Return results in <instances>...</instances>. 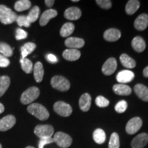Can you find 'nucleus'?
<instances>
[{
  "label": "nucleus",
  "mask_w": 148,
  "mask_h": 148,
  "mask_svg": "<svg viewBox=\"0 0 148 148\" xmlns=\"http://www.w3.org/2000/svg\"><path fill=\"white\" fill-rule=\"evenodd\" d=\"M29 113L34 115L40 121L47 120L49 116V113L45 107L38 103H33L27 107Z\"/></svg>",
  "instance_id": "1"
},
{
  "label": "nucleus",
  "mask_w": 148,
  "mask_h": 148,
  "mask_svg": "<svg viewBox=\"0 0 148 148\" xmlns=\"http://www.w3.org/2000/svg\"><path fill=\"white\" fill-rule=\"evenodd\" d=\"M17 16L15 12L4 5H0V21L4 25L14 23Z\"/></svg>",
  "instance_id": "2"
},
{
  "label": "nucleus",
  "mask_w": 148,
  "mask_h": 148,
  "mask_svg": "<svg viewBox=\"0 0 148 148\" xmlns=\"http://www.w3.org/2000/svg\"><path fill=\"white\" fill-rule=\"evenodd\" d=\"M40 95V90L36 86H32V87L27 88L25 90L21 96V102L24 105L29 104L36 100Z\"/></svg>",
  "instance_id": "3"
},
{
  "label": "nucleus",
  "mask_w": 148,
  "mask_h": 148,
  "mask_svg": "<svg viewBox=\"0 0 148 148\" xmlns=\"http://www.w3.org/2000/svg\"><path fill=\"white\" fill-rule=\"evenodd\" d=\"M51 85L53 88L60 91H66L70 88V82L69 80L60 75L53 76L51 79Z\"/></svg>",
  "instance_id": "4"
},
{
  "label": "nucleus",
  "mask_w": 148,
  "mask_h": 148,
  "mask_svg": "<svg viewBox=\"0 0 148 148\" xmlns=\"http://www.w3.org/2000/svg\"><path fill=\"white\" fill-rule=\"evenodd\" d=\"M53 141L62 148L69 147L72 143V138L69 135L62 132H56L53 136Z\"/></svg>",
  "instance_id": "5"
},
{
  "label": "nucleus",
  "mask_w": 148,
  "mask_h": 148,
  "mask_svg": "<svg viewBox=\"0 0 148 148\" xmlns=\"http://www.w3.org/2000/svg\"><path fill=\"white\" fill-rule=\"evenodd\" d=\"M34 132L38 138H49L52 136L54 130L50 125H38L35 127Z\"/></svg>",
  "instance_id": "6"
},
{
  "label": "nucleus",
  "mask_w": 148,
  "mask_h": 148,
  "mask_svg": "<svg viewBox=\"0 0 148 148\" xmlns=\"http://www.w3.org/2000/svg\"><path fill=\"white\" fill-rule=\"evenodd\" d=\"M53 110L57 114L62 116H69L72 113V108L69 104L64 101H57L53 105Z\"/></svg>",
  "instance_id": "7"
},
{
  "label": "nucleus",
  "mask_w": 148,
  "mask_h": 148,
  "mask_svg": "<svg viewBox=\"0 0 148 148\" xmlns=\"http://www.w3.org/2000/svg\"><path fill=\"white\" fill-rule=\"evenodd\" d=\"M143 124V121L139 117L132 118L129 121L127 122L125 127V130L127 134H134L139 130Z\"/></svg>",
  "instance_id": "8"
},
{
  "label": "nucleus",
  "mask_w": 148,
  "mask_h": 148,
  "mask_svg": "<svg viewBox=\"0 0 148 148\" xmlns=\"http://www.w3.org/2000/svg\"><path fill=\"white\" fill-rule=\"evenodd\" d=\"M16 119L13 115H7L0 119V131L5 132L12 128L15 125Z\"/></svg>",
  "instance_id": "9"
},
{
  "label": "nucleus",
  "mask_w": 148,
  "mask_h": 148,
  "mask_svg": "<svg viewBox=\"0 0 148 148\" xmlns=\"http://www.w3.org/2000/svg\"><path fill=\"white\" fill-rule=\"evenodd\" d=\"M148 143V134L147 133H140L133 138L131 142L132 148H143Z\"/></svg>",
  "instance_id": "10"
},
{
  "label": "nucleus",
  "mask_w": 148,
  "mask_h": 148,
  "mask_svg": "<svg viewBox=\"0 0 148 148\" xmlns=\"http://www.w3.org/2000/svg\"><path fill=\"white\" fill-rule=\"evenodd\" d=\"M117 62L115 58H109L102 66V72L104 75H110L116 71Z\"/></svg>",
  "instance_id": "11"
},
{
  "label": "nucleus",
  "mask_w": 148,
  "mask_h": 148,
  "mask_svg": "<svg viewBox=\"0 0 148 148\" xmlns=\"http://www.w3.org/2000/svg\"><path fill=\"white\" fill-rule=\"evenodd\" d=\"M64 44L69 49H77L82 47L84 45L85 42L82 38H77V37H69L66 38Z\"/></svg>",
  "instance_id": "12"
},
{
  "label": "nucleus",
  "mask_w": 148,
  "mask_h": 148,
  "mask_svg": "<svg viewBox=\"0 0 148 148\" xmlns=\"http://www.w3.org/2000/svg\"><path fill=\"white\" fill-rule=\"evenodd\" d=\"M134 77V73L132 71H129V70H123V71H120L119 73L116 75V79L117 82L121 84H124L131 82Z\"/></svg>",
  "instance_id": "13"
},
{
  "label": "nucleus",
  "mask_w": 148,
  "mask_h": 148,
  "mask_svg": "<svg viewBox=\"0 0 148 148\" xmlns=\"http://www.w3.org/2000/svg\"><path fill=\"white\" fill-rule=\"evenodd\" d=\"M134 27L137 30L143 31L148 26V15L147 14H141L135 20Z\"/></svg>",
  "instance_id": "14"
},
{
  "label": "nucleus",
  "mask_w": 148,
  "mask_h": 148,
  "mask_svg": "<svg viewBox=\"0 0 148 148\" xmlns=\"http://www.w3.org/2000/svg\"><path fill=\"white\" fill-rule=\"evenodd\" d=\"M120 37H121V32L119 29L115 28L108 29L103 33V38L107 41H116L119 39Z\"/></svg>",
  "instance_id": "15"
},
{
  "label": "nucleus",
  "mask_w": 148,
  "mask_h": 148,
  "mask_svg": "<svg viewBox=\"0 0 148 148\" xmlns=\"http://www.w3.org/2000/svg\"><path fill=\"white\" fill-rule=\"evenodd\" d=\"M57 15H58V12L53 9H49V10H45L42 14L40 18V25L41 26H45V25H47L48 22L50 21V19L56 17Z\"/></svg>",
  "instance_id": "16"
},
{
  "label": "nucleus",
  "mask_w": 148,
  "mask_h": 148,
  "mask_svg": "<svg viewBox=\"0 0 148 148\" xmlns=\"http://www.w3.org/2000/svg\"><path fill=\"white\" fill-rule=\"evenodd\" d=\"M81 15H82V12L80 9L77 7H70L66 9L64 13V17L69 20L79 19Z\"/></svg>",
  "instance_id": "17"
},
{
  "label": "nucleus",
  "mask_w": 148,
  "mask_h": 148,
  "mask_svg": "<svg viewBox=\"0 0 148 148\" xmlns=\"http://www.w3.org/2000/svg\"><path fill=\"white\" fill-rule=\"evenodd\" d=\"M134 90L136 95L144 101H148V88L142 84H137L134 86Z\"/></svg>",
  "instance_id": "18"
},
{
  "label": "nucleus",
  "mask_w": 148,
  "mask_h": 148,
  "mask_svg": "<svg viewBox=\"0 0 148 148\" xmlns=\"http://www.w3.org/2000/svg\"><path fill=\"white\" fill-rule=\"evenodd\" d=\"M90 105H91V97L88 93H84L79 98V108L84 112H87L88 110H89Z\"/></svg>",
  "instance_id": "19"
},
{
  "label": "nucleus",
  "mask_w": 148,
  "mask_h": 148,
  "mask_svg": "<svg viewBox=\"0 0 148 148\" xmlns=\"http://www.w3.org/2000/svg\"><path fill=\"white\" fill-rule=\"evenodd\" d=\"M81 56V53L78 49H67L62 53V56L66 60L75 61L78 60Z\"/></svg>",
  "instance_id": "20"
},
{
  "label": "nucleus",
  "mask_w": 148,
  "mask_h": 148,
  "mask_svg": "<svg viewBox=\"0 0 148 148\" xmlns=\"http://www.w3.org/2000/svg\"><path fill=\"white\" fill-rule=\"evenodd\" d=\"M132 46L133 49L136 52H143L146 48V44L145 40L142 37L136 36L132 40Z\"/></svg>",
  "instance_id": "21"
},
{
  "label": "nucleus",
  "mask_w": 148,
  "mask_h": 148,
  "mask_svg": "<svg viewBox=\"0 0 148 148\" xmlns=\"http://www.w3.org/2000/svg\"><path fill=\"white\" fill-rule=\"evenodd\" d=\"M112 89L118 95H129L132 92V88L127 85L123 84L114 85Z\"/></svg>",
  "instance_id": "22"
},
{
  "label": "nucleus",
  "mask_w": 148,
  "mask_h": 148,
  "mask_svg": "<svg viewBox=\"0 0 148 148\" xmlns=\"http://www.w3.org/2000/svg\"><path fill=\"white\" fill-rule=\"evenodd\" d=\"M34 77L36 82H40L42 80L44 75V69L42 64L40 62H37L33 68Z\"/></svg>",
  "instance_id": "23"
},
{
  "label": "nucleus",
  "mask_w": 148,
  "mask_h": 148,
  "mask_svg": "<svg viewBox=\"0 0 148 148\" xmlns=\"http://www.w3.org/2000/svg\"><path fill=\"white\" fill-rule=\"evenodd\" d=\"M140 7V1L137 0H130L125 5V12L127 14H134Z\"/></svg>",
  "instance_id": "24"
},
{
  "label": "nucleus",
  "mask_w": 148,
  "mask_h": 148,
  "mask_svg": "<svg viewBox=\"0 0 148 148\" xmlns=\"http://www.w3.org/2000/svg\"><path fill=\"white\" fill-rule=\"evenodd\" d=\"M120 61H121L122 65L125 67L128 68V69H132L136 66L135 60L125 53H123L120 56Z\"/></svg>",
  "instance_id": "25"
},
{
  "label": "nucleus",
  "mask_w": 148,
  "mask_h": 148,
  "mask_svg": "<svg viewBox=\"0 0 148 148\" xmlns=\"http://www.w3.org/2000/svg\"><path fill=\"white\" fill-rule=\"evenodd\" d=\"M92 137H93V140H95V143L97 144L103 143L106 139V133H105V132L102 129L100 128L96 129L94 131Z\"/></svg>",
  "instance_id": "26"
},
{
  "label": "nucleus",
  "mask_w": 148,
  "mask_h": 148,
  "mask_svg": "<svg viewBox=\"0 0 148 148\" xmlns=\"http://www.w3.org/2000/svg\"><path fill=\"white\" fill-rule=\"evenodd\" d=\"M36 44L34 43V42H26L25 45L21 47V58H26L27 55L30 54L36 49Z\"/></svg>",
  "instance_id": "27"
},
{
  "label": "nucleus",
  "mask_w": 148,
  "mask_h": 148,
  "mask_svg": "<svg viewBox=\"0 0 148 148\" xmlns=\"http://www.w3.org/2000/svg\"><path fill=\"white\" fill-rule=\"evenodd\" d=\"M10 84V79L7 75H2L0 77V97L3 96L6 92Z\"/></svg>",
  "instance_id": "28"
},
{
  "label": "nucleus",
  "mask_w": 148,
  "mask_h": 148,
  "mask_svg": "<svg viewBox=\"0 0 148 148\" xmlns=\"http://www.w3.org/2000/svg\"><path fill=\"white\" fill-rule=\"evenodd\" d=\"M74 29H75V26H74L73 23H64L60 29V36L62 37L69 36L73 32Z\"/></svg>",
  "instance_id": "29"
},
{
  "label": "nucleus",
  "mask_w": 148,
  "mask_h": 148,
  "mask_svg": "<svg viewBox=\"0 0 148 148\" xmlns=\"http://www.w3.org/2000/svg\"><path fill=\"white\" fill-rule=\"evenodd\" d=\"M31 7V1L28 0H19L14 4V9L17 12L26 10Z\"/></svg>",
  "instance_id": "30"
},
{
  "label": "nucleus",
  "mask_w": 148,
  "mask_h": 148,
  "mask_svg": "<svg viewBox=\"0 0 148 148\" xmlns=\"http://www.w3.org/2000/svg\"><path fill=\"white\" fill-rule=\"evenodd\" d=\"M20 63H21V68L24 72H25L26 73H30L32 71L33 64L29 59L27 58H21Z\"/></svg>",
  "instance_id": "31"
},
{
  "label": "nucleus",
  "mask_w": 148,
  "mask_h": 148,
  "mask_svg": "<svg viewBox=\"0 0 148 148\" xmlns=\"http://www.w3.org/2000/svg\"><path fill=\"white\" fill-rule=\"evenodd\" d=\"M0 53L1 54L5 56V58H8L10 57L13 53L12 49L8 44L5 43V42H0Z\"/></svg>",
  "instance_id": "32"
},
{
  "label": "nucleus",
  "mask_w": 148,
  "mask_h": 148,
  "mask_svg": "<svg viewBox=\"0 0 148 148\" xmlns=\"http://www.w3.org/2000/svg\"><path fill=\"white\" fill-rule=\"evenodd\" d=\"M40 13V8L38 6H34L29 11V12L27 14V18L28 19L29 23H34L38 19V16Z\"/></svg>",
  "instance_id": "33"
},
{
  "label": "nucleus",
  "mask_w": 148,
  "mask_h": 148,
  "mask_svg": "<svg viewBox=\"0 0 148 148\" xmlns=\"http://www.w3.org/2000/svg\"><path fill=\"white\" fill-rule=\"evenodd\" d=\"M119 136L117 133L113 132L111 134L108 143V148H119Z\"/></svg>",
  "instance_id": "34"
},
{
  "label": "nucleus",
  "mask_w": 148,
  "mask_h": 148,
  "mask_svg": "<svg viewBox=\"0 0 148 148\" xmlns=\"http://www.w3.org/2000/svg\"><path fill=\"white\" fill-rule=\"evenodd\" d=\"M16 22H17V24L18 26L20 27H29L30 26V23H29L28 19H27V16L25 15H20L17 16L16 18Z\"/></svg>",
  "instance_id": "35"
},
{
  "label": "nucleus",
  "mask_w": 148,
  "mask_h": 148,
  "mask_svg": "<svg viewBox=\"0 0 148 148\" xmlns=\"http://www.w3.org/2000/svg\"><path fill=\"white\" fill-rule=\"evenodd\" d=\"M109 101L106 99V97H103V96L99 95L97 96L95 99V103L98 107L100 108H104V107L108 106L109 105Z\"/></svg>",
  "instance_id": "36"
},
{
  "label": "nucleus",
  "mask_w": 148,
  "mask_h": 148,
  "mask_svg": "<svg viewBox=\"0 0 148 148\" xmlns=\"http://www.w3.org/2000/svg\"><path fill=\"white\" fill-rule=\"evenodd\" d=\"M127 108V103L125 100L119 101L116 104L114 109L119 113H123L124 112Z\"/></svg>",
  "instance_id": "37"
},
{
  "label": "nucleus",
  "mask_w": 148,
  "mask_h": 148,
  "mask_svg": "<svg viewBox=\"0 0 148 148\" xmlns=\"http://www.w3.org/2000/svg\"><path fill=\"white\" fill-rule=\"evenodd\" d=\"M27 36V33L25 32V30H23L21 28H18L16 30V34H15V38L16 40H23L26 38Z\"/></svg>",
  "instance_id": "38"
},
{
  "label": "nucleus",
  "mask_w": 148,
  "mask_h": 148,
  "mask_svg": "<svg viewBox=\"0 0 148 148\" xmlns=\"http://www.w3.org/2000/svg\"><path fill=\"white\" fill-rule=\"evenodd\" d=\"M96 3L103 9H109L112 6V2L110 0H97Z\"/></svg>",
  "instance_id": "39"
},
{
  "label": "nucleus",
  "mask_w": 148,
  "mask_h": 148,
  "mask_svg": "<svg viewBox=\"0 0 148 148\" xmlns=\"http://www.w3.org/2000/svg\"><path fill=\"white\" fill-rule=\"evenodd\" d=\"M53 138L52 137L49 138H40L39 142H38V148H44V146L53 143Z\"/></svg>",
  "instance_id": "40"
},
{
  "label": "nucleus",
  "mask_w": 148,
  "mask_h": 148,
  "mask_svg": "<svg viewBox=\"0 0 148 148\" xmlns=\"http://www.w3.org/2000/svg\"><path fill=\"white\" fill-rule=\"evenodd\" d=\"M9 64H10L9 59L0 54V67H7Z\"/></svg>",
  "instance_id": "41"
},
{
  "label": "nucleus",
  "mask_w": 148,
  "mask_h": 148,
  "mask_svg": "<svg viewBox=\"0 0 148 148\" xmlns=\"http://www.w3.org/2000/svg\"><path fill=\"white\" fill-rule=\"evenodd\" d=\"M45 58L50 63L54 64L58 62V58H57V57L55 55L52 54V53H48V54L46 55Z\"/></svg>",
  "instance_id": "42"
},
{
  "label": "nucleus",
  "mask_w": 148,
  "mask_h": 148,
  "mask_svg": "<svg viewBox=\"0 0 148 148\" xmlns=\"http://www.w3.org/2000/svg\"><path fill=\"white\" fill-rule=\"evenodd\" d=\"M55 1H53V0H45V3L46 5H47V7H49V8H50V7L52 6L53 5V3H54Z\"/></svg>",
  "instance_id": "43"
},
{
  "label": "nucleus",
  "mask_w": 148,
  "mask_h": 148,
  "mask_svg": "<svg viewBox=\"0 0 148 148\" xmlns=\"http://www.w3.org/2000/svg\"><path fill=\"white\" fill-rule=\"evenodd\" d=\"M143 75L145 77H148V66H146L145 69H143Z\"/></svg>",
  "instance_id": "44"
},
{
  "label": "nucleus",
  "mask_w": 148,
  "mask_h": 148,
  "mask_svg": "<svg viewBox=\"0 0 148 148\" xmlns=\"http://www.w3.org/2000/svg\"><path fill=\"white\" fill-rule=\"evenodd\" d=\"M4 111V106L1 103H0V114H1Z\"/></svg>",
  "instance_id": "45"
},
{
  "label": "nucleus",
  "mask_w": 148,
  "mask_h": 148,
  "mask_svg": "<svg viewBox=\"0 0 148 148\" xmlns=\"http://www.w3.org/2000/svg\"><path fill=\"white\" fill-rule=\"evenodd\" d=\"M73 2H77V1H79V0H72Z\"/></svg>",
  "instance_id": "46"
},
{
  "label": "nucleus",
  "mask_w": 148,
  "mask_h": 148,
  "mask_svg": "<svg viewBox=\"0 0 148 148\" xmlns=\"http://www.w3.org/2000/svg\"><path fill=\"white\" fill-rule=\"evenodd\" d=\"M25 148H34V147H32V146H27V147H26Z\"/></svg>",
  "instance_id": "47"
},
{
  "label": "nucleus",
  "mask_w": 148,
  "mask_h": 148,
  "mask_svg": "<svg viewBox=\"0 0 148 148\" xmlns=\"http://www.w3.org/2000/svg\"><path fill=\"white\" fill-rule=\"evenodd\" d=\"M0 148H2V146H1V144H0Z\"/></svg>",
  "instance_id": "48"
}]
</instances>
